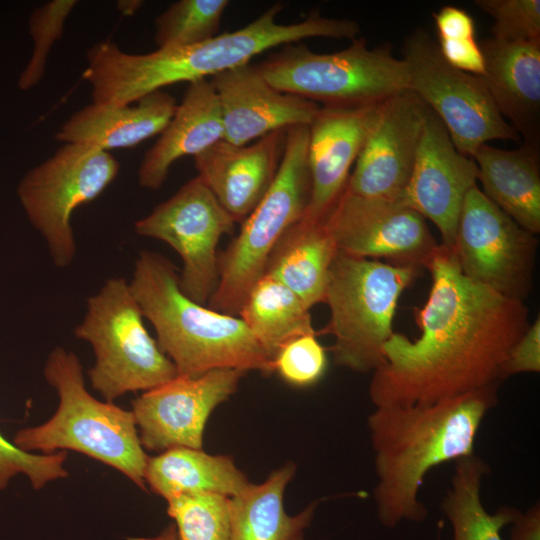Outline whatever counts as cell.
<instances>
[{"label": "cell", "instance_id": "6da1fadb", "mask_svg": "<svg viewBox=\"0 0 540 540\" xmlns=\"http://www.w3.org/2000/svg\"><path fill=\"white\" fill-rule=\"evenodd\" d=\"M426 269L428 299L414 310L420 335L394 332L385 343L369 385L375 407L430 405L499 386L530 325L524 302L465 276L452 248L439 244Z\"/></svg>", "mask_w": 540, "mask_h": 540}, {"label": "cell", "instance_id": "7a4b0ae2", "mask_svg": "<svg viewBox=\"0 0 540 540\" xmlns=\"http://www.w3.org/2000/svg\"><path fill=\"white\" fill-rule=\"evenodd\" d=\"M498 388L430 405L375 407L367 426L377 477L373 497L384 527L426 519L419 495L427 473L475 453L477 433L497 404Z\"/></svg>", "mask_w": 540, "mask_h": 540}, {"label": "cell", "instance_id": "3957f363", "mask_svg": "<svg viewBox=\"0 0 540 540\" xmlns=\"http://www.w3.org/2000/svg\"><path fill=\"white\" fill-rule=\"evenodd\" d=\"M129 287L178 375L221 368L273 373L272 361L243 320L187 297L176 266L162 254L139 252Z\"/></svg>", "mask_w": 540, "mask_h": 540}, {"label": "cell", "instance_id": "277c9868", "mask_svg": "<svg viewBox=\"0 0 540 540\" xmlns=\"http://www.w3.org/2000/svg\"><path fill=\"white\" fill-rule=\"evenodd\" d=\"M44 376L58 394L57 411L44 424L19 430L13 444L25 452H81L117 469L145 489L149 457L140 442L132 411L90 395L78 357L62 347L49 354Z\"/></svg>", "mask_w": 540, "mask_h": 540}, {"label": "cell", "instance_id": "5b68a950", "mask_svg": "<svg viewBox=\"0 0 540 540\" xmlns=\"http://www.w3.org/2000/svg\"><path fill=\"white\" fill-rule=\"evenodd\" d=\"M417 270L337 251L324 297L330 320L322 331L334 338L337 365L369 373L383 362L398 300Z\"/></svg>", "mask_w": 540, "mask_h": 540}, {"label": "cell", "instance_id": "8992f818", "mask_svg": "<svg viewBox=\"0 0 540 540\" xmlns=\"http://www.w3.org/2000/svg\"><path fill=\"white\" fill-rule=\"evenodd\" d=\"M308 126L287 129L276 176L238 235L219 254V281L208 302L212 310L238 316L251 287L263 275L268 257L288 228L307 211L311 194Z\"/></svg>", "mask_w": 540, "mask_h": 540}, {"label": "cell", "instance_id": "52a82bcc", "mask_svg": "<svg viewBox=\"0 0 540 540\" xmlns=\"http://www.w3.org/2000/svg\"><path fill=\"white\" fill-rule=\"evenodd\" d=\"M257 66L274 88L323 106L380 103L408 90L409 83L404 61L389 46L369 48L363 38L332 53L289 43Z\"/></svg>", "mask_w": 540, "mask_h": 540}, {"label": "cell", "instance_id": "ba28073f", "mask_svg": "<svg viewBox=\"0 0 540 540\" xmlns=\"http://www.w3.org/2000/svg\"><path fill=\"white\" fill-rule=\"evenodd\" d=\"M143 317L129 283L113 277L87 299L84 318L74 330L93 348L96 361L88 376L108 402L127 392L153 389L178 375L148 333Z\"/></svg>", "mask_w": 540, "mask_h": 540}, {"label": "cell", "instance_id": "9c48e42d", "mask_svg": "<svg viewBox=\"0 0 540 540\" xmlns=\"http://www.w3.org/2000/svg\"><path fill=\"white\" fill-rule=\"evenodd\" d=\"M119 169L109 152L65 143L20 180L17 195L21 206L45 240L55 266L65 268L75 258L73 212L96 199Z\"/></svg>", "mask_w": 540, "mask_h": 540}, {"label": "cell", "instance_id": "30bf717a", "mask_svg": "<svg viewBox=\"0 0 540 540\" xmlns=\"http://www.w3.org/2000/svg\"><path fill=\"white\" fill-rule=\"evenodd\" d=\"M408 90L440 119L455 148L472 157L491 140L520 141L498 112L482 78L450 66L430 34L417 28L402 46Z\"/></svg>", "mask_w": 540, "mask_h": 540}, {"label": "cell", "instance_id": "8fae6325", "mask_svg": "<svg viewBox=\"0 0 540 540\" xmlns=\"http://www.w3.org/2000/svg\"><path fill=\"white\" fill-rule=\"evenodd\" d=\"M235 221L198 177L134 224L135 232L167 243L180 256L181 291L208 304L219 281V240L234 231Z\"/></svg>", "mask_w": 540, "mask_h": 540}, {"label": "cell", "instance_id": "7c38bea8", "mask_svg": "<svg viewBox=\"0 0 540 540\" xmlns=\"http://www.w3.org/2000/svg\"><path fill=\"white\" fill-rule=\"evenodd\" d=\"M538 239L474 185L458 219L453 251L462 273L524 302L533 287Z\"/></svg>", "mask_w": 540, "mask_h": 540}, {"label": "cell", "instance_id": "4fadbf2b", "mask_svg": "<svg viewBox=\"0 0 540 540\" xmlns=\"http://www.w3.org/2000/svg\"><path fill=\"white\" fill-rule=\"evenodd\" d=\"M323 221L337 251L355 257L420 269L439 246L426 219L413 209L346 189Z\"/></svg>", "mask_w": 540, "mask_h": 540}, {"label": "cell", "instance_id": "5bb4252c", "mask_svg": "<svg viewBox=\"0 0 540 540\" xmlns=\"http://www.w3.org/2000/svg\"><path fill=\"white\" fill-rule=\"evenodd\" d=\"M245 373L221 368L195 376L177 375L145 391L132 402L143 448L201 449L210 414L236 391Z\"/></svg>", "mask_w": 540, "mask_h": 540}, {"label": "cell", "instance_id": "9a60e30c", "mask_svg": "<svg viewBox=\"0 0 540 540\" xmlns=\"http://www.w3.org/2000/svg\"><path fill=\"white\" fill-rule=\"evenodd\" d=\"M427 111L410 90L388 98L345 189L366 198L398 202L411 176Z\"/></svg>", "mask_w": 540, "mask_h": 540}, {"label": "cell", "instance_id": "2e32d148", "mask_svg": "<svg viewBox=\"0 0 540 540\" xmlns=\"http://www.w3.org/2000/svg\"><path fill=\"white\" fill-rule=\"evenodd\" d=\"M477 180L473 158L455 148L443 123L428 108L411 176L398 202L432 221L442 245L452 248L465 196Z\"/></svg>", "mask_w": 540, "mask_h": 540}, {"label": "cell", "instance_id": "e0dca14e", "mask_svg": "<svg viewBox=\"0 0 540 540\" xmlns=\"http://www.w3.org/2000/svg\"><path fill=\"white\" fill-rule=\"evenodd\" d=\"M385 101L353 107L320 106L308 125L311 194L303 218L325 219L344 191L350 169L378 121Z\"/></svg>", "mask_w": 540, "mask_h": 540}, {"label": "cell", "instance_id": "ac0fdd59", "mask_svg": "<svg viewBox=\"0 0 540 540\" xmlns=\"http://www.w3.org/2000/svg\"><path fill=\"white\" fill-rule=\"evenodd\" d=\"M218 99L223 140L246 145L267 134L308 126L320 106L274 88L258 66L243 64L209 80Z\"/></svg>", "mask_w": 540, "mask_h": 540}, {"label": "cell", "instance_id": "d6986e66", "mask_svg": "<svg viewBox=\"0 0 540 540\" xmlns=\"http://www.w3.org/2000/svg\"><path fill=\"white\" fill-rule=\"evenodd\" d=\"M287 130L252 144L217 142L194 157L198 177L236 222H243L262 200L278 171Z\"/></svg>", "mask_w": 540, "mask_h": 540}, {"label": "cell", "instance_id": "ffe728a7", "mask_svg": "<svg viewBox=\"0 0 540 540\" xmlns=\"http://www.w3.org/2000/svg\"><path fill=\"white\" fill-rule=\"evenodd\" d=\"M480 76L503 118L524 143L540 144V40L506 42L487 38L480 44Z\"/></svg>", "mask_w": 540, "mask_h": 540}, {"label": "cell", "instance_id": "44dd1931", "mask_svg": "<svg viewBox=\"0 0 540 540\" xmlns=\"http://www.w3.org/2000/svg\"><path fill=\"white\" fill-rule=\"evenodd\" d=\"M221 140V112L210 81L190 82L169 123L140 163V186L160 189L178 159L195 157Z\"/></svg>", "mask_w": 540, "mask_h": 540}, {"label": "cell", "instance_id": "7402d4cb", "mask_svg": "<svg viewBox=\"0 0 540 540\" xmlns=\"http://www.w3.org/2000/svg\"><path fill=\"white\" fill-rule=\"evenodd\" d=\"M176 99L162 90L129 105L91 103L75 112L59 129L57 141L109 152L134 147L160 135L172 118Z\"/></svg>", "mask_w": 540, "mask_h": 540}, {"label": "cell", "instance_id": "603a6c76", "mask_svg": "<svg viewBox=\"0 0 540 540\" xmlns=\"http://www.w3.org/2000/svg\"><path fill=\"white\" fill-rule=\"evenodd\" d=\"M483 194L517 224L540 232L539 148L522 143L506 150L483 144L472 156Z\"/></svg>", "mask_w": 540, "mask_h": 540}, {"label": "cell", "instance_id": "cb8c5ba5", "mask_svg": "<svg viewBox=\"0 0 540 540\" xmlns=\"http://www.w3.org/2000/svg\"><path fill=\"white\" fill-rule=\"evenodd\" d=\"M337 248L324 221L302 218L281 236L263 275L279 281L311 309L324 302L331 263Z\"/></svg>", "mask_w": 540, "mask_h": 540}, {"label": "cell", "instance_id": "d4e9b609", "mask_svg": "<svg viewBox=\"0 0 540 540\" xmlns=\"http://www.w3.org/2000/svg\"><path fill=\"white\" fill-rule=\"evenodd\" d=\"M146 482L166 500L199 494L231 498L251 484L230 456L193 448H173L148 458Z\"/></svg>", "mask_w": 540, "mask_h": 540}, {"label": "cell", "instance_id": "484cf974", "mask_svg": "<svg viewBox=\"0 0 540 540\" xmlns=\"http://www.w3.org/2000/svg\"><path fill=\"white\" fill-rule=\"evenodd\" d=\"M294 472V464L288 463L229 499V540H304L317 502L295 516L285 512L284 491Z\"/></svg>", "mask_w": 540, "mask_h": 540}, {"label": "cell", "instance_id": "4316f807", "mask_svg": "<svg viewBox=\"0 0 540 540\" xmlns=\"http://www.w3.org/2000/svg\"><path fill=\"white\" fill-rule=\"evenodd\" d=\"M238 316L271 361L288 341L317 334L310 309L294 292L268 275H262L251 287Z\"/></svg>", "mask_w": 540, "mask_h": 540}, {"label": "cell", "instance_id": "83f0119b", "mask_svg": "<svg viewBox=\"0 0 540 540\" xmlns=\"http://www.w3.org/2000/svg\"><path fill=\"white\" fill-rule=\"evenodd\" d=\"M440 509L449 520L453 540H502L500 530L511 524L519 510L502 506L490 514L481 500L484 478L490 473L488 463L475 453L456 460Z\"/></svg>", "mask_w": 540, "mask_h": 540}, {"label": "cell", "instance_id": "f1b7e54d", "mask_svg": "<svg viewBox=\"0 0 540 540\" xmlns=\"http://www.w3.org/2000/svg\"><path fill=\"white\" fill-rule=\"evenodd\" d=\"M228 0H179L155 20L157 49L190 47L217 36Z\"/></svg>", "mask_w": 540, "mask_h": 540}, {"label": "cell", "instance_id": "f546056e", "mask_svg": "<svg viewBox=\"0 0 540 540\" xmlns=\"http://www.w3.org/2000/svg\"><path fill=\"white\" fill-rule=\"evenodd\" d=\"M228 497L216 494L178 496L167 500L178 540H229Z\"/></svg>", "mask_w": 540, "mask_h": 540}, {"label": "cell", "instance_id": "4dcf8cb0", "mask_svg": "<svg viewBox=\"0 0 540 540\" xmlns=\"http://www.w3.org/2000/svg\"><path fill=\"white\" fill-rule=\"evenodd\" d=\"M77 5L75 0H53L33 11L29 19L33 50L21 72L18 86L28 90L36 86L45 74L48 55L62 37L66 19Z\"/></svg>", "mask_w": 540, "mask_h": 540}, {"label": "cell", "instance_id": "1f68e13d", "mask_svg": "<svg viewBox=\"0 0 540 540\" xmlns=\"http://www.w3.org/2000/svg\"><path fill=\"white\" fill-rule=\"evenodd\" d=\"M316 335L298 336L285 343L272 359L273 372L292 386L317 383L327 369V355Z\"/></svg>", "mask_w": 540, "mask_h": 540}, {"label": "cell", "instance_id": "d6a6232c", "mask_svg": "<svg viewBox=\"0 0 540 540\" xmlns=\"http://www.w3.org/2000/svg\"><path fill=\"white\" fill-rule=\"evenodd\" d=\"M493 19L492 38L506 42L540 40L539 0H476Z\"/></svg>", "mask_w": 540, "mask_h": 540}, {"label": "cell", "instance_id": "836d02e7", "mask_svg": "<svg viewBox=\"0 0 540 540\" xmlns=\"http://www.w3.org/2000/svg\"><path fill=\"white\" fill-rule=\"evenodd\" d=\"M66 452L35 455L25 452L0 434V490L17 474L26 475L35 489L42 488L47 482L64 478L68 475L63 467Z\"/></svg>", "mask_w": 540, "mask_h": 540}, {"label": "cell", "instance_id": "e575fe53", "mask_svg": "<svg viewBox=\"0 0 540 540\" xmlns=\"http://www.w3.org/2000/svg\"><path fill=\"white\" fill-rule=\"evenodd\" d=\"M540 371V318L530 323L527 330L515 343L503 364L501 377Z\"/></svg>", "mask_w": 540, "mask_h": 540}, {"label": "cell", "instance_id": "d590c367", "mask_svg": "<svg viewBox=\"0 0 540 540\" xmlns=\"http://www.w3.org/2000/svg\"><path fill=\"white\" fill-rule=\"evenodd\" d=\"M443 59L452 67L477 76L484 73V56L475 38L438 39Z\"/></svg>", "mask_w": 540, "mask_h": 540}, {"label": "cell", "instance_id": "8d00e7d4", "mask_svg": "<svg viewBox=\"0 0 540 540\" xmlns=\"http://www.w3.org/2000/svg\"><path fill=\"white\" fill-rule=\"evenodd\" d=\"M438 39L475 38L473 18L456 6H444L433 14Z\"/></svg>", "mask_w": 540, "mask_h": 540}, {"label": "cell", "instance_id": "74e56055", "mask_svg": "<svg viewBox=\"0 0 540 540\" xmlns=\"http://www.w3.org/2000/svg\"><path fill=\"white\" fill-rule=\"evenodd\" d=\"M510 540H540V504L534 503L525 512L519 511L511 523Z\"/></svg>", "mask_w": 540, "mask_h": 540}, {"label": "cell", "instance_id": "f35d334b", "mask_svg": "<svg viewBox=\"0 0 540 540\" xmlns=\"http://www.w3.org/2000/svg\"><path fill=\"white\" fill-rule=\"evenodd\" d=\"M127 540H178L177 531L174 524L165 528L158 536L153 538H127Z\"/></svg>", "mask_w": 540, "mask_h": 540}, {"label": "cell", "instance_id": "ab89813d", "mask_svg": "<svg viewBox=\"0 0 540 540\" xmlns=\"http://www.w3.org/2000/svg\"><path fill=\"white\" fill-rule=\"evenodd\" d=\"M142 1H119L118 2V8L119 10L126 14V15H132L134 14L142 5Z\"/></svg>", "mask_w": 540, "mask_h": 540}]
</instances>
